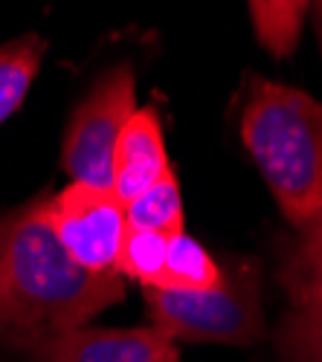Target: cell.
Returning a JSON list of instances; mask_svg holds the SVG:
<instances>
[{
  "label": "cell",
  "mask_w": 322,
  "mask_h": 362,
  "mask_svg": "<svg viewBox=\"0 0 322 362\" xmlns=\"http://www.w3.org/2000/svg\"><path fill=\"white\" fill-rule=\"evenodd\" d=\"M122 298L120 273H87L58 244L47 221V192L0 215V348L18 354L84 327Z\"/></svg>",
  "instance_id": "cell-1"
},
{
  "label": "cell",
  "mask_w": 322,
  "mask_h": 362,
  "mask_svg": "<svg viewBox=\"0 0 322 362\" xmlns=\"http://www.w3.org/2000/svg\"><path fill=\"white\" fill-rule=\"evenodd\" d=\"M241 136L284 218L294 226L308 223L322 209V102L255 78Z\"/></svg>",
  "instance_id": "cell-2"
},
{
  "label": "cell",
  "mask_w": 322,
  "mask_h": 362,
  "mask_svg": "<svg viewBox=\"0 0 322 362\" xmlns=\"http://www.w3.org/2000/svg\"><path fill=\"white\" fill-rule=\"evenodd\" d=\"M151 327L166 339L247 345L265 330L261 287L253 264L226 269L209 290H157L142 287Z\"/></svg>",
  "instance_id": "cell-3"
},
{
  "label": "cell",
  "mask_w": 322,
  "mask_h": 362,
  "mask_svg": "<svg viewBox=\"0 0 322 362\" xmlns=\"http://www.w3.org/2000/svg\"><path fill=\"white\" fill-rule=\"evenodd\" d=\"M137 113V78L128 64H116L96 78L79 107L73 110L64 142L62 168L70 183L113 192L116 145Z\"/></svg>",
  "instance_id": "cell-4"
},
{
  "label": "cell",
  "mask_w": 322,
  "mask_h": 362,
  "mask_svg": "<svg viewBox=\"0 0 322 362\" xmlns=\"http://www.w3.org/2000/svg\"><path fill=\"white\" fill-rule=\"evenodd\" d=\"M47 221L64 252L87 273H116L128 235L125 203L113 192L70 183L62 192H47Z\"/></svg>",
  "instance_id": "cell-5"
},
{
  "label": "cell",
  "mask_w": 322,
  "mask_h": 362,
  "mask_svg": "<svg viewBox=\"0 0 322 362\" xmlns=\"http://www.w3.org/2000/svg\"><path fill=\"white\" fill-rule=\"evenodd\" d=\"M23 362H180L154 327H73L18 351Z\"/></svg>",
  "instance_id": "cell-6"
},
{
  "label": "cell",
  "mask_w": 322,
  "mask_h": 362,
  "mask_svg": "<svg viewBox=\"0 0 322 362\" xmlns=\"http://www.w3.org/2000/svg\"><path fill=\"white\" fill-rule=\"evenodd\" d=\"M168 174L163 125L154 107H137L125 125L113 160V194L122 203H131L145 189Z\"/></svg>",
  "instance_id": "cell-7"
},
{
  "label": "cell",
  "mask_w": 322,
  "mask_h": 362,
  "mask_svg": "<svg viewBox=\"0 0 322 362\" xmlns=\"http://www.w3.org/2000/svg\"><path fill=\"white\" fill-rule=\"evenodd\" d=\"M47 55V38L38 33L18 35L0 44V125L23 105L41 62Z\"/></svg>",
  "instance_id": "cell-8"
},
{
  "label": "cell",
  "mask_w": 322,
  "mask_h": 362,
  "mask_svg": "<svg viewBox=\"0 0 322 362\" xmlns=\"http://www.w3.org/2000/svg\"><path fill=\"white\" fill-rule=\"evenodd\" d=\"M221 279L224 269L218 267V261L186 229L168 238L166 267L157 290H209L218 287Z\"/></svg>",
  "instance_id": "cell-9"
},
{
  "label": "cell",
  "mask_w": 322,
  "mask_h": 362,
  "mask_svg": "<svg viewBox=\"0 0 322 362\" xmlns=\"http://www.w3.org/2000/svg\"><path fill=\"white\" fill-rule=\"evenodd\" d=\"M294 310L279 330V354L284 362H322V287L290 298Z\"/></svg>",
  "instance_id": "cell-10"
},
{
  "label": "cell",
  "mask_w": 322,
  "mask_h": 362,
  "mask_svg": "<svg viewBox=\"0 0 322 362\" xmlns=\"http://www.w3.org/2000/svg\"><path fill=\"white\" fill-rule=\"evenodd\" d=\"M125 218H128V229L163 232V235L183 232V197L178 177L171 171L163 174L151 189H145L139 197L125 203Z\"/></svg>",
  "instance_id": "cell-11"
},
{
  "label": "cell",
  "mask_w": 322,
  "mask_h": 362,
  "mask_svg": "<svg viewBox=\"0 0 322 362\" xmlns=\"http://www.w3.org/2000/svg\"><path fill=\"white\" fill-rule=\"evenodd\" d=\"M308 4L299 0H258L250 4V18L258 44L276 58H287L297 49Z\"/></svg>",
  "instance_id": "cell-12"
},
{
  "label": "cell",
  "mask_w": 322,
  "mask_h": 362,
  "mask_svg": "<svg viewBox=\"0 0 322 362\" xmlns=\"http://www.w3.org/2000/svg\"><path fill=\"white\" fill-rule=\"evenodd\" d=\"M282 281L290 293V298L322 287V209L299 226L297 244L287 250L284 267H282Z\"/></svg>",
  "instance_id": "cell-13"
},
{
  "label": "cell",
  "mask_w": 322,
  "mask_h": 362,
  "mask_svg": "<svg viewBox=\"0 0 322 362\" xmlns=\"http://www.w3.org/2000/svg\"><path fill=\"white\" fill-rule=\"evenodd\" d=\"M168 238L171 235H163V232L128 229L122 252H120V264H116V273L122 279L139 281L142 287H157L163 279V267H166Z\"/></svg>",
  "instance_id": "cell-14"
},
{
  "label": "cell",
  "mask_w": 322,
  "mask_h": 362,
  "mask_svg": "<svg viewBox=\"0 0 322 362\" xmlns=\"http://www.w3.org/2000/svg\"><path fill=\"white\" fill-rule=\"evenodd\" d=\"M316 26H319V41H322V4L316 6Z\"/></svg>",
  "instance_id": "cell-15"
}]
</instances>
